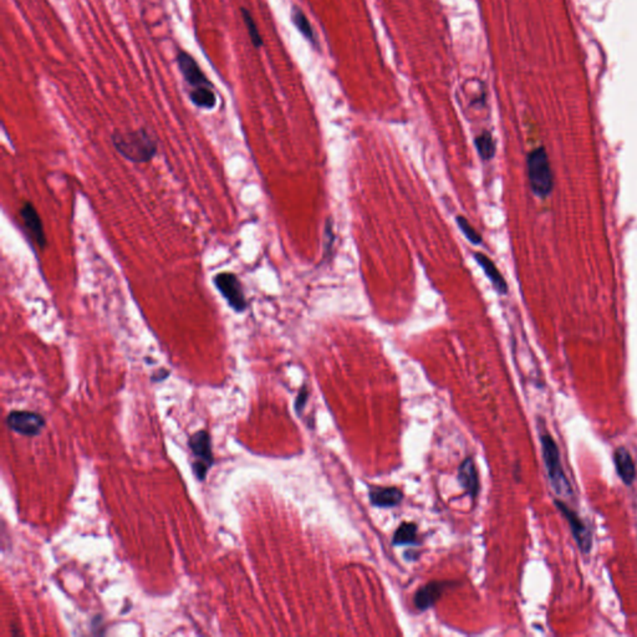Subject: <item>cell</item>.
Wrapping results in <instances>:
<instances>
[{"label": "cell", "mask_w": 637, "mask_h": 637, "mask_svg": "<svg viewBox=\"0 0 637 637\" xmlns=\"http://www.w3.org/2000/svg\"><path fill=\"white\" fill-rule=\"evenodd\" d=\"M111 142L116 151L132 164H148L157 155V140L146 128L128 132L116 131L111 136Z\"/></svg>", "instance_id": "1"}, {"label": "cell", "mask_w": 637, "mask_h": 637, "mask_svg": "<svg viewBox=\"0 0 637 637\" xmlns=\"http://www.w3.org/2000/svg\"><path fill=\"white\" fill-rule=\"evenodd\" d=\"M541 448H543V458L546 463V472L549 477V482L552 485L554 491L560 497H570L573 496L570 483L564 472V468L560 460L558 444L549 433L540 435Z\"/></svg>", "instance_id": "2"}, {"label": "cell", "mask_w": 637, "mask_h": 637, "mask_svg": "<svg viewBox=\"0 0 637 637\" xmlns=\"http://www.w3.org/2000/svg\"><path fill=\"white\" fill-rule=\"evenodd\" d=\"M530 189L538 197H548L552 191V172L549 158L543 147L535 148L527 158Z\"/></svg>", "instance_id": "3"}, {"label": "cell", "mask_w": 637, "mask_h": 637, "mask_svg": "<svg viewBox=\"0 0 637 637\" xmlns=\"http://www.w3.org/2000/svg\"><path fill=\"white\" fill-rule=\"evenodd\" d=\"M213 283L222 297L227 300L228 305L238 314L244 313L248 308V300L244 294L243 286L237 277L232 272H220L216 274Z\"/></svg>", "instance_id": "4"}, {"label": "cell", "mask_w": 637, "mask_h": 637, "mask_svg": "<svg viewBox=\"0 0 637 637\" xmlns=\"http://www.w3.org/2000/svg\"><path fill=\"white\" fill-rule=\"evenodd\" d=\"M177 65L182 73L183 79L189 86V92L200 91L207 89H214L213 84L207 78L206 73L202 71L198 62L192 55L184 50H178L177 53Z\"/></svg>", "instance_id": "5"}, {"label": "cell", "mask_w": 637, "mask_h": 637, "mask_svg": "<svg viewBox=\"0 0 637 637\" xmlns=\"http://www.w3.org/2000/svg\"><path fill=\"white\" fill-rule=\"evenodd\" d=\"M189 447L195 458L192 464L193 471L197 478L203 480L206 478L208 469L213 464L212 444L209 435L206 431L197 432L189 438Z\"/></svg>", "instance_id": "6"}, {"label": "cell", "mask_w": 637, "mask_h": 637, "mask_svg": "<svg viewBox=\"0 0 637 637\" xmlns=\"http://www.w3.org/2000/svg\"><path fill=\"white\" fill-rule=\"evenodd\" d=\"M6 425L12 430L21 436H37L43 430L45 421L42 415L31 411H12L8 419Z\"/></svg>", "instance_id": "7"}, {"label": "cell", "mask_w": 637, "mask_h": 637, "mask_svg": "<svg viewBox=\"0 0 637 637\" xmlns=\"http://www.w3.org/2000/svg\"><path fill=\"white\" fill-rule=\"evenodd\" d=\"M557 507H558L560 512L564 514L566 521L569 523L570 525L571 533L574 535L575 538V541H577V546L580 548V550L583 552H590L591 549V544H593V538H591V534L588 532V527L584 524L583 521L577 516V513L574 510H571L569 507H566L563 502H555Z\"/></svg>", "instance_id": "8"}, {"label": "cell", "mask_w": 637, "mask_h": 637, "mask_svg": "<svg viewBox=\"0 0 637 637\" xmlns=\"http://www.w3.org/2000/svg\"><path fill=\"white\" fill-rule=\"evenodd\" d=\"M20 217L23 219L24 225L30 233L31 237L37 244V247L42 249L45 248L48 244V239L44 231L43 220L40 218V214L37 213V208L31 202H25L23 207L20 208Z\"/></svg>", "instance_id": "9"}, {"label": "cell", "mask_w": 637, "mask_h": 637, "mask_svg": "<svg viewBox=\"0 0 637 637\" xmlns=\"http://www.w3.org/2000/svg\"><path fill=\"white\" fill-rule=\"evenodd\" d=\"M613 462H615L616 472L622 482L629 486L632 485L636 480V467H635V462L632 460L630 452L624 447H620L615 451Z\"/></svg>", "instance_id": "10"}, {"label": "cell", "mask_w": 637, "mask_h": 637, "mask_svg": "<svg viewBox=\"0 0 637 637\" xmlns=\"http://www.w3.org/2000/svg\"><path fill=\"white\" fill-rule=\"evenodd\" d=\"M403 493L394 487H374L370 491V502L378 508H392L402 502Z\"/></svg>", "instance_id": "11"}, {"label": "cell", "mask_w": 637, "mask_h": 637, "mask_svg": "<svg viewBox=\"0 0 637 637\" xmlns=\"http://www.w3.org/2000/svg\"><path fill=\"white\" fill-rule=\"evenodd\" d=\"M451 583L444 582H432L427 584L424 588H419L415 595V605L419 610H427L436 604V601L441 597L443 590Z\"/></svg>", "instance_id": "12"}, {"label": "cell", "mask_w": 637, "mask_h": 637, "mask_svg": "<svg viewBox=\"0 0 637 637\" xmlns=\"http://www.w3.org/2000/svg\"><path fill=\"white\" fill-rule=\"evenodd\" d=\"M474 259L480 264V267L483 269L486 273L487 278L491 280V286L497 290L500 295H505L508 293V286L507 281L503 278V275L498 270L496 264L483 253H475Z\"/></svg>", "instance_id": "13"}, {"label": "cell", "mask_w": 637, "mask_h": 637, "mask_svg": "<svg viewBox=\"0 0 637 637\" xmlns=\"http://www.w3.org/2000/svg\"><path fill=\"white\" fill-rule=\"evenodd\" d=\"M458 480L471 497H477L480 491V480L472 458H467L462 463L458 469Z\"/></svg>", "instance_id": "14"}, {"label": "cell", "mask_w": 637, "mask_h": 637, "mask_svg": "<svg viewBox=\"0 0 637 637\" xmlns=\"http://www.w3.org/2000/svg\"><path fill=\"white\" fill-rule=\"evenodd\" d=\"M474 143H475V148H477V151L480 153V158L483 161H489V159L494 157V155H496V142H494V139H493V136L489 132L485 131L483 134L477 136L475 140H474Z\"/></svg>", "instance_id": "15"}, {"label": "cell", "mask_w": 637, "mask_h": 637, "mask_svg": "<svg viewBox=\"0 0 637 637\" xmlns=\"http://www.w3.org/2000/svg\"><path fill=\"white\" fill-rule=\"evenodd\" d=\"M417 527L413 523H403L396 530L394 535V546H408L416 543Z\"/></svg>", "instance_id": "16"}, {"label": "cell", "mask_w": 637, "mask_h": 637, "mask_svg": "<svg viewBox=\"0 0 637 637\" xmlns=\"http://www.w3.org/2000/svg\"><path fill=\"white\" fill-rule=\"evenodd\" d=\"M241 12H242V18H243L244 24L247 26L250 42H252V44L254 45L256 49H259V48L263 46V37H261L259 29H258V25L255 23L252 12H249L247 8H242V9H241Z\"/></svg>", "instance_id": "17"}, {"label": "cell", "mask_w": 637, "mask_h": 637, "mask_svg": "<svg viewBox=\"0 0 637 637\" xmlns=\"http://www.w3.org/2000/svg\"><path fill=\"white\" fill-rule=\"evenodd\" d=\"M292 19L293 23H294L297 28V30L300 31L304 37H306L309 42L315 43L314 31L311 29V25H310L309 20L306 18V15L302 12V9H299L297 6L293 8Z\"/></svg>", "instance_id": "18"}, {"label": "cell", "mask_w": 637, "mask_h": 637, "mask_svg": "<svg viewBox=\"0 0 637 637\" xmlns=\"http://www.w3.org/2000/svg\"><path fill=\"white\" fill-rule=\"evenodd\" d=\"M455 220H457V225L460 227L462 233L464 234V237L467 238L471 243L474 244V245H478V244L482 243V236L477 232L473 225L468 222L467 219L464 218L463 216H458Z\"/></svg>", "instance_id": "19"}, {"label": "cell", "mask_w": 637, "mask_h": 637, "mask_svg": "<svg viewBox=\"0 0 637 637\" xmlns=\"http://www.w3.org/2000/svg\"><path fill=\"white\" fill-rule=\"evenodd\" d=\"M306 400H308V390L304 386L300 394L297 396V402H295V407H297V411H300L303 408L304 405L306 403Z\"/></svg>", "instance_id": "20"}, {"label": "cell", "mask_w": 637, "mask_h": 637, "mask_svg": "<svg viewBox=\"0 0 637 637\" xmlns=\"http://www.w3.org/2000/svg\"><path fill=\"white\" fill-rule=\"evenodd\" d=\"M164 372H167V370H164V369H161V370L157 371V372H156V374H155V375L152 376V380H153V381H162V380H164V378L167 377L166 376V375H164V376H162V374H164Z\"/></svg>", "instance_id": "21"}]
</instances>
